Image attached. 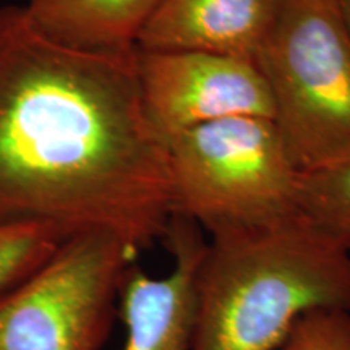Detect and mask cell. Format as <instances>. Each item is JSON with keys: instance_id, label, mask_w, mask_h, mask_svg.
<instances>
[{"instance_id": "1", "label": "cell", "mask_w": 350, "mask_h": 350, "mask_svg": "<svg viewBox=\"0 0 350 350\" xmlns=\"http://www.w3.org/2000/svg\"><path fill=\"white\" fill-rule=\"evenodd\" d=\"M135 59L67 49L23 5L0 7V222L64 239L104 230L137 255L164 239L167 146L144 113Z\"/></svg>"}, {"instance_id": "9", "label": "cell", "mask_w": 350, "mask_h": 350, "mask_svg": "<svg viewBox=\"0 0 350 350\" xmlns=\"http://www.w3.org/2000/svg\"><path fill=\"white\" fill-rule=\"evenodd\" d=\"M163 0H26L29 23L67 49L133 55L144 26Z\"/></svg>"}, {"instance_id": "3", "label": "cell", "mask_w": 350, "mask_h": 350, "mask_svg": "<svg viewBox=\"0 0 350 350\" xmlns=\"http://www.w3.org/2000/svg\"><path fill=\"white\" fill-rule=\"evenodd\" d=\"M174 214L211 237L275 226L301 214L300 172L266 117H232L165 142Z\"/></svg>"}, {"instance_id": "7", "label": "cell", "mask_w": 350, "mask_h": 350, "mask_svg": "<svg viewBox=\"0 0 350 350\" xmlns=\"http://www.w3.org/2000/svg\"><path fill=\"white\" fill-rule=\"evenodd\" d=\"M163 242L172 269L152 278L133 265L126 269L117 317L125 326L122 350H190L195 319V279L208 240L196 222L174 214Z\"/></svg>"}, {"instance_id": "8", "label": "cell", "mask_w": 350, "mask_h": 350, "mask_svg": "<svg viewBox=\"0 0 350 350\" xmlns=\"http://www.w3.org/2000/svg\"><path fill=\"white\" fill-rule=\"evenodd\" d=\"M284 0H163L139 51H196L255 60Z\"/></svg>"}, {"instance_id": "13", "label": "cell", "mask_w": 350, "mask_h": 350, "mask_svg": "<svg viewBox=\"0 0 350 350\" xmlns=\"http://www.w3.org/2000/svg\"><path fill=\"white\" fill-rule=\"evenodd\" d=\"M339 7H340V12H342L344 23L347 26L349 34H350V0H339Z\"/></svg>"}, {"instance_id": "2", "label": "cell", "mask_w": 350, "mask_h": 350, "mask_svg": "<svg viewBox=\"0 0 350 350\" xmlns=\"http://www.w3.org/2000/svg\"><path fill=\"white\" fill-rule=\"evenodd\" d=\"M350 313V252L304 214L206 242L190 350H279L300 318Z\"/></svg>"}, {"instance_id": "11", "label": "cell", "mask_w": 350, "mask_h": 350, "mask_svg": "<svg viewBox=\"0 0 350 350\" xmlns=\"http://www.w3.org/2000/svg\"><path fill=\"white\" fill-rule=\"evenodd\" d=\"M62 240L59 232L38 222H0V294L42 266Z\"/></svg>"}, {"instance_id": "6", "label": "cell", "mask_w": 350, "mask_h": 350, "mask_svg": "<svg viewBox=\"0 0 350 350\" xmlns=\"http://www.w3.org/2000/svg\"><path fill=\"white\" fill-rule=\"evenodd\" d=\"M137 77L144 113L164 142L232 117L273 120L268 83L255 60L196 51H139Z\"/></svg>"}, {"instance_id": "10", "label": "cell", "mask_w": 350, "mask_h": 350, "mask_svg": "<svg viewBox=\"0 0 350 350\" xmlns=\"http://www.w3.org/2000/svg\"><path fill=\"white\" fill-rule=\"evenodd\" d=\"M300 211L350 252V156L300 174Z\"/></svg>"}, {"instance_id": "5", "label": "cell", "mask_w": 350, "mask_h": 350, "mask_svg": "<svg viewBox=\"0 0 350 350\" xmlns=\"http://www.w3.org/2000/svg\"><path fill=\"white\" fill-rule=\"evenodd\" d=\"M135 258L104 230L62 240L42 266L0 294V350L103 349Z\"/></svg>"}, {"instance_id": "12", "label": "cell", "mask_w": 350, "mask_h": 350, "mask_svg": "<svg viewBox=\"0 0 350 350\" xmlns=\"http://www.w3.org/2000/svg\"><path fill=\"white\" fill-rule=\"evenodd\" d=\"M279 350H350V313L321 310L305 314Z\"/></svg>"}, {"instance_id": "4", "label": "cell", "mask_w": 350, "mask_h": 350, "mask_svg": "<svg viewBox=\"0 0 350 350\" xmlns=\"http://www.w3.org/2000/svg\"><path fill=\"white\" fill-rule=\"evenodd\" d=\"M300 174L350 156V34L339 0H284L256 57Z\"/></svg>"}]
</instances>
